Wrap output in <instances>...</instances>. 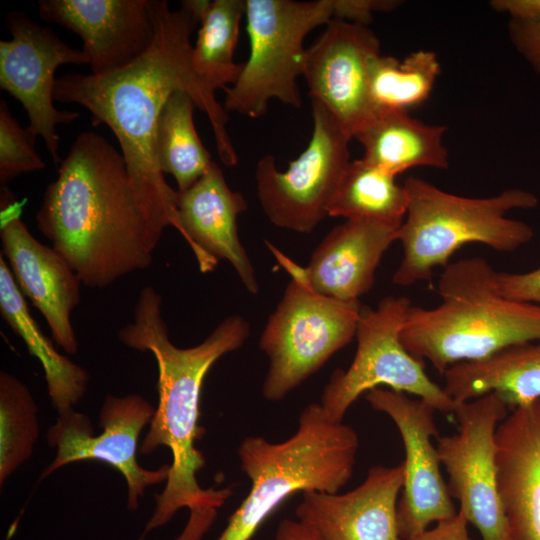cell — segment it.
Masks as SVG:
<instances>
[{"instance_id":"obj_27","label":"cell","mask_w":540,"mask_h":540,"mask_svg":"<svg viewBox=\"0 0 540 540\" xmlns=\"http://www.w3.org/2000/svg\"><path fill=\"white\" fill-rule=\"evenodd\" d=\"M395 178L362 158L351 161L330 203L328 216L401 226L408 195Z\"/></svg>"},{"instance_id":"obj_23","label":"cell","mask_w":540,"mask_h":540,"mask_svg":"<svg viewBox=\"0 0 540 540\" xmlns=\"http://www.w3.org/2000/svg\"><path fill=\"white\" fill-rule=\"evenodd\" d=\"M444 125H431L408 112H380L354 136L363 147L362 159L393 176L413 167L445 169L449 154L443 144Z\"/></svg>"},{"instance_id":"obj_11","label":"cell","mask_w":540,"mask_h":540,"mask_svg":"<svg viewBox=\"0 0 540 540\" xmlns=\"http://www.w3.org/2000/svg\"><path fill=\"white\" fill-rule=\"evenodd\" d=\"M508 408L494 393L457 404L453 411L457 432L436 439L450 496L459 502L458 513L482 540H508L496 458V432Z\"/></svg>"},{"instance_id":"obj_29","label":"cell","mask_w":540,"mask_h":540,"mask_svg":"<svg viewBox=\"0 0 540 540\" xmlns=\"http://www.w3.org/2000/svg\"><path fill=\"white\" fill-rule=\"evenodd\" d=\"M39 435L37 406L26 385L0 373V484L14 473L34 449Z\"/></svg>"},{"instance_id":"obj_8","label":"cell","mask_w":540,"mask_h":540,"mask_svg":"<svg viewBox=\"0 0 540 540\" xmlns=\"http://www.w3.org/2000/svg\"><path fill=\"white\" fill-rule=\"evenodd\" d=\"M362 310L359 300L327 297L291 278L259 340L269 359L263 397L280 401L317 372L355 337Z\"/></svg>"},{"instance_id":"obj_26","label":"cell","mask_w":540,"mask_h":540,"mask_svg":"<svg viewBox=\"0 0 540 540\" xmlns=\"http://www.w3.org/2000/svg\"><path fill=\"white\" fill-rule=\"evenodd\" d=\"M196 104L184 91L167 100L156 130V156L163 175L174 177L178 191H185L204 176L214 163L194 126Z\"/></svg>"},{"instance_id":"obj_25","label":"cell","mask_w":540,"mask_h":540,"mask_svg":"<svg viewBox=\"0 0 540 540\" xmlns=\"http://www.w3.org/2000/svg\"><path fill=\"white\" fill-rule=\"evenodd\" d=\"M182 4L199 18L200 29L192 52L196 73L215 91L232 86L243 65L234 62L233 54L245 16V0H187Z\"/></svg>"},{"instance_id":"obj_24","label":"cell","mask_w":540,"mask_h":540,"mask_svg":"<svg viewBox=\"0 0 540 540\" xmlns=\"http://www.w3.org/2000/svg\"><path fill=\"white\" fill-rule=\"evenodd\" d=\"M0 312L10 328L22 338L30 354L42 364L48 394L58 414L73 409L86 392L89 375L83 367L61 355L42 333L2 254Z\"/></svg>"},{"instance_id":"obj_3","label":"cell","mask_w":540,"mask_h":540,"mask_svg":"<svg viewBox=\"0 0 540 540\" xmlns=\"http://www.w3.org/2000/svg\"><path fill=\"white\" fill-rule=\"evenodd\" d=\"M161 303L162 297L153 287L142 288L134 308V321L117 334L127 347L151 352L158 367V405L139 452L149 455L164 446L172 454L165 487L155 495V509L145 533L167 524L181 508H220L232 495L231 488L203 489L197 481V472L205 465L202 452L195 446L204 432L198 424L199 401L204 378L212 365L239 349L250 334L248 322L232 315L200 344L179 348L169 339Z\"/></svg>"},{"instance_id":"obj_7","label":"cell","mask_w":540,"mask_h":540,"mask_svg":"<svg viewBox=\"0 0 540 540\" xmlns=\"http://www.w3.org/2000/svg\"><path fill=\"white\" fill-rule=\"evenodd\" d=\"M245 5L250 54L236 82L225 89V111L259 118L272 99L300 108L304 39L337 18V0H245Z\"/></svg>"},{"instance_id":"obj_19","label":"cell","mask_w":540,"mask_h":540,"mask_svg":"<svg viewBox=\"0 0 540 540\" xmlns=\"http://www.w3.org/2000/svg\"><path fill=\"white\" fill-rule=\"evenodd\" d=\"M403 482V462L377 465L346 493H303L295 516L324 540H402L397 507Z\"/></svg>"},{"instance_id":"obj_32","label":"cell","mask_w":540,"mask_h":540,"mask_svg":"<svg viewBox=\"0 0 540 540\" xmlns=\"http://www.w3.org/2000/svg\"><path fill=\"white\" fill-rule=\"evenodd\" d=\"M496 287L509 299L540 306V265L521 273L497 272Z\"/></svg>"},{"instance_id":"obj_35","label":"cell","mask_w":540,"mask_h":540,"mask_svg":"<svg viewBox=\"0 0 540 540\" xmlns=\"http://www.w3.org/2000/svg\"><path fill=\"white\" fill-rule=\"evenodd\" d=\"M274 540H324L314 529L298 519H283L277 526Z\"/></svg>"},{"instance_id":"obj_31","label":"cell","mask_w":540,"mask_h":540,"mask_svg":"<svg viewBox=\"0 0 540 540\" xmlns=\"http://www.w3.org/2000/svg\"><path fill=\"white\" fill-rule=\"evenodd\" d=\"M508 34L517 52L540 76V13L525 18H510Z\"/></svg>"},{"instance_id":"obj_5","label":"cell","mask_w":540,"mask_h":540,"mask_svg":"<svg viewBox=\"0 0 540 540\" xmlns=\"http://www.w3.org/2000/svg\"><path fill=\"white\" fill-rule=\"evenodd\" d=\"M358 449L356 431L331 419L320 403L302 410L295 433L282 442L244 438L238 456L250 490L215 540H250L297 492L338 493L352 477Z\"/></svg>"},{"instance_id":"obj_15","label":"cell","mask_w":540,"mask_h":540,"mask_svg":"<svg viewBox=\"0 0 540 540\" xmlns=\"http://www.w3.org/2000/svg\"><path fill=\"white\" fill-rule=\"evenodd\" d=\"M380 54V41L367 25L338 18L305 49L308 95L322 103L352 138L375 116L369 71Z\"/></svg>"},{"instance_id":"obj_28","label":"cell","mask_w":540,"mask_h":540,"mask_svg":"<svg viewBox=\"0 0 540 540\" xmlns=\"http://www.w3.org/2000/svg\"><path fill=\"white\" fill-rule=\"evenodd\" d=\"M440 62L433 51L411 52L402 61L379 55L370 65L369 96L375 114L409 112L430 96L440 75Z\"/></svg>"},{"instance_id":"obj_10","label":"cell","mask_w":540,"mask_h":540,"mask_svg":"<svg viewBox=\"0 0 540 540\" xmlns=\"http://www.w3.org/2000/svg\"><path fill=\"white\" fill-rule=\"evenodd\" d=\"M313 131L305 150L280 171L272 155L255 168L256 190L271 223L311 233L328 216L330 203L350 164L352 137L319 101L311 100Z\"/></svg>"},{"instance_id":"obj_6","label":"cell","mask_w":540,"mask_h":540,"mask_svg":"<svg viewBox=\"0 0 540 540\" xmlns=\"http://www.w3.org/2000/svg\"><path fill=\"white\" fill-rule=\"evenodd\" d=\"M403 186L408 195L407 213L398 231L403 257L392 276L398 286L430 279L437 267H446L467 244L514 252L534 237L530 225L507 217L512 210L538 206L537 196L530 191L507 188L489 197H465L414 176Z\"/></svg>"},{"instance_id":"obj_17","label":"cell","mask_w":540,"mask_h":540,"mask_svg":"<svg viewBox=\"0 0 540 540\" xmlns=\"http://www.w3.org/2000/svg\"><path fill=\"white\" fill-rule=\"evenodd\" d=\"M38 12L80 36L93 75L129 65L154 39L149 0H40Z\"/></svg>"},{"instance_id":"obj_16","label":"cell","mask_w":540,"mask_h":540,"mask_svg":"<svg viewBox=\"0 0 540 540\" xmlns=\"http://www.w3.org/2000/svg\"><path fill=\"white\" fill-rule=\"evenodd\" d=\"M1 191V254L24 297L45 318L53 340L68 354H75L78 341L70 317L80 301L81 281L52 246L30 233L7 187Z\"/></svg>"},{"instance_id":"obj_18","label":"cell","mask_w":540,"mask_h":540,"mask_svg":"<svg viewBox=\"0 0 540 540\" xmlns=\"http://www.w3.org/2000/svg\"><path fill=\"white\" fill-rule=\"evenodd\" d=\"M400 226L368 219H347L332 228L300 267L267 243L278 263L310 288L327 297L354 301L373 287L387 249L398 240Z\"/></svg>"},{"instance_id":"obj_2","label":"cell","mask_w":540,"mask_h":540,"mask_svg":"<svg viewBox=\"0 0 540 540\" xmlns=\"http://www.w3.org/2000/svg\"><path fill=\"white\" fill-rule=\"evenodd\" d=\"M36 223L90 288L108 287L148 268L163 233L141 201L122 153L91 131L80 133L62 159Z\"/></svg>"},{"instance_id":"obj_4","label":"cell","mask_w":540,"mask_h":540,"mask_svg":"<svg viewBox=\"0 0 540 540\" xmlns=\"http://www.w3.org/2000/svg\"><path fill=\"white\" fill-rule=\"evenodd\" d=\"M497 271L484 258L449 263L438 281L441 303L411 305L400 339L443 376L451 366L511 345L540 340V306L509 299L496 287Z\"/></svg>"},{"instance_id":"obj_34","label":"cell","mask_w":540,"mask_h":540,"mask_svg":"<svg viewBox=\"0 0 540 540\" xmlns=\"http://www.w3.org/2000/svg\"><path fill=\"white\" fill-rule=\"evenodd\" d=\"M467 525L465 518L457 511L453 518L438 522L407 540H472Z\"/></svg>"},{"instance_id":"obj_1","label":"cell","mask_w":540,"mask_h":540,"mask_svg":"<svg viewBox=\"0 0 540 540\" xmlns=\"http://www.w3.org/2000/svg\"><path fill=\"white\" fill-rule=\"evenodd\" d=\"M155 33L150 48L129 65L103 75L65 74L56 79L54 100L77 103L93 124L108 126L121 147L129 175L156 225L182 232L177 191L165 181L156 156V130L168 98L188 93L208 117L218 155L226 166L238 156L226 128L228 116L215 90L196 73L190 37L199 23L185 5L171 10L166 0H149Z\"/></svg>"},{"instance_id":"obj_14","label":"cell","mask_w":540,"mask_h":540,"mask_svg":"<svg viewBox=\"0 0 540 540\" xmlns=\"http://www.w3.org/2000/svg\"><path fill=\"white\" fill-rule=\"evenodd\" d=\"M370 406L386 414L397 427L405 451L404 482L397 517L402 540L430 528L431 524L453 518L457 511L432 438L437 439L435 412L420 398L388 388H375L365 396Z\"/></svg>"},{"instance_id":"obj_36","label":"cell","mask_w":540,"mask_h":540,"mask_svg":"<svg viewBox=\"0 0 540 540\" xmlns=\"http://www.w3.org/2000/svg\"><path fill=\"white\" fill-rule=\"evenodd\" d=\"M491 6L510 18H525L540 13V0H494Z\"/></svg>"},{"instance_id":"obj_33","label":"cell","mask_w":540,"mask_h":540,"mask_svg":"<svg viewBox=\"0 0 540 540\" xmlns=\"http://www.w3.org/2000/svg\"><path fill=\"white\" fill-rule=\"evenodd\" d=\"M217 510L210 505L190 509L184 528L173 540H203L217 518Z\"/></svg>"},{"instance_id":"obj_21","label":"cell","mask_w":540,"mask_h":540,"mask_svg":"<svg viewBox=\"0 0 540 540\" xmlns=\"http://www.w3.org/2000/svg\"><path fill=\"white\" fill-rule=\"evenodd\" d=\"M496 444L508 540H540V400L513 409L498 426Z\"/></svg>"},{"instance_id":"obj_9","label":"cell","mask_w":540,"mask_h":540,"mask_svg":"<svg viewBox=\"0 0 540 540\" xmlns=\"http://www.w3.org/2000/svg\"><path fill=\"white\" fill-rule=\"evenodd\" d=\"M411 305L407 297L387 296L376 308L362 310L353 361L348 369L332 374L321 394L320 404L331 419L343 421L362 394L380 387L414 395L437 411H454V401L429 378L424 362L401 342L400 333Z\"/></svg>"},{"instance_id":"obj_30","label":"cell","mask_w":540,"mask_h":540,"mask_svg":"<svg viewBox=\"0 0 540 540\" xmlns=\"http://www.w3.org/2000/svg\"><path fill=\"white\" fill-rule=\"evenodd\" d=\"M36 137L23 128L10 113L7 103L0 101V182L1 188L23 173L45 168L35 149Z\"/></svg>"},{"instance_id":"obj_20","label":"cell","mask_w":540,"mask_h":540,"mask_svg":"<svg viewBox=\"0 0 540 540\" xmlns=\"http://www.w3.org/2000/svg\"><path fill=\"white\" fill-rule=\"evenodd\" d=\"M246 209V200L241 193L230 189L215 162L189 189L177 190L181 235L194 253L200 271L211 272L219 259H225L245 288L256 294L259 291L256 274L237 229L238 216Z\"/></svg>"},{"instance_id":"obj_12","label":"cell","mask_w":540,"mask_h":540,"mask_svg":"<svg viewBox=\"0 0 540 540\" xmlns=\"http://www.w3.org/2000/svg\"><path fill=\"white\" fill-rule=\"evenodd\" d=\"M155 408L138 394L108 395L99 412L100 434L95 435L86 414L73 409L59 413L47 432L48 444L56 448L54 460L41 479L59 468L83 460H98L118 470L128 487L127 506L135 511L148 486L166 482L170 464L149 470L138 464L139 436L150 424Z\"/></svg>"},{"instance_id":"obj_13","label":"cell","mask_w":540,"mask_h":540,"mask_svg":"<svg viewBox=\"0 0 540 540\" xmlns=\"http://www.w3.org/2000/svg\"><path fill=\"white\" fill-rule=\"evenodd\" d=\"M6 26L12 38L0 41V87L23 105L29 118L27 128L43 139L58 165L62 159L56 126L70 124L80 114L55 108V71L62 64H89V58L22 12H10Z\"/></svg>"},{"instance_id":"obj_22","label":"cell","mask_w":540,"mask_h":540,"mask_svg":"<svg viewBox=\"0 0 540 540\" xmlns=\"http://www.w3.org/2000/svg\"><path fill=\"white\" fill-rule=\"evenodd\" d=\"M443 376V389L455 406L491 393L512 410L531 405L540 400V340L457 363Z\"/></svg>"}]
</instances>
